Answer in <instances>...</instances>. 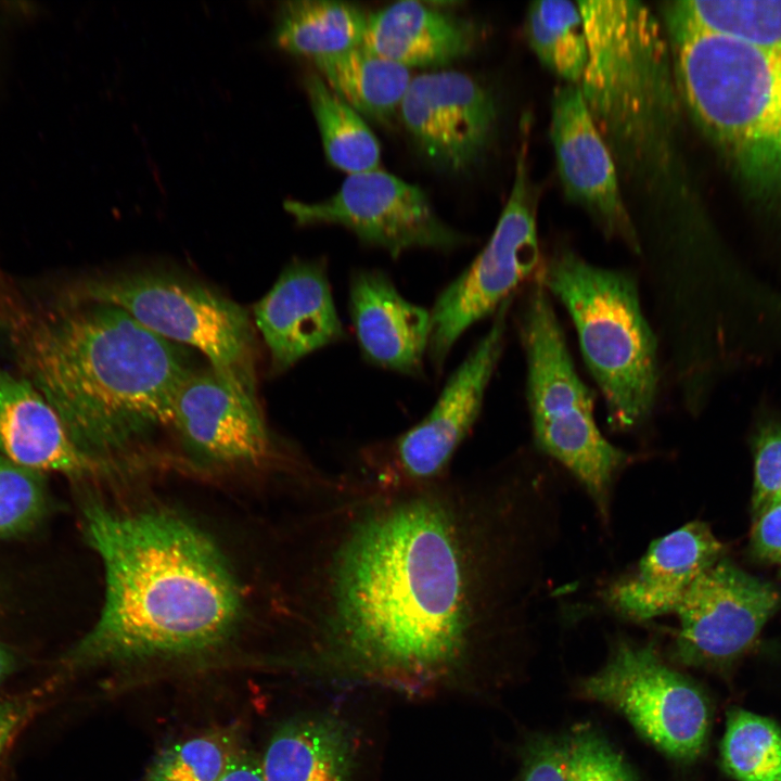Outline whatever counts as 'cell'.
Listing matches in <instances>:
<instances>
[{
    "label": "cell",
    "mask_w": 781,
    "mask_h": 781,
    "mask_svg": "<svg viewBox=\"0 0 781 781\" xmlns=\"http://www.w3.org/2000/svg\"><path fill=\"white\" fill-rule=\"evenodd\" d=\"M556 486L522 457L420 489L349 472L304 485L280 594L295 661L324 677L413 689L470 674L537 616Z\"/></svg>",
    "instance_id": "obj_1"
},
{
    "label": "cell",
    "mask_w": 781,
    "mask_h": 781,
    "mask_svg": "<svg viewBox=\"0 0 781 781\" xmlns=\"http://www.w3.org/2000/svg\"><path fill=\"white\" fill-rule=\"evenodd\" d=\"M87 541L101 559L105 593L93 627L64 656L69 669L199 653L226 642L243 616V592L206 533L163 509L85 502Z\"/></svg>",
    "instance_id": "obj_2"
},
{
    "label": "cell",
    "mask_w": 781,
    "mask_h": 781,
    "mask_svg": "<svg viewBox=\"0 0 781 781\" xmlns=\"http://www.w3.org/2000/svg\"><path fill=\"white\" fill-rule=\"evenodd\" d=\"M12 337L25 377L103 469L171 425L177 393L196 369L185 346L101 302L76 298L22 319Z\"/></svg>",
    "instance_id": "obj_3"
},
{
    "label": "cell",
    "mask_w": 781,
    "mask_h": 781,
    "mask_svg": "<svg viewBox=\"0 0 781 781\" xmlns=\"http://www.w3.org/2000/svg\"><path fill=\"white\" fill-rule=\"evenodd\" d=\"M588 46L579 87L616 167L651 190L673 168L678 99L670 48L641 2L578 1Z\"/></svg>",
    "instance_id": "obj_4"
},
{
    "label": "cell",
    "mask_w": 781,
    "mask_h": 781,
    "mask_svg": "<svg viewBox=\"0 0 781 781\" xmlns=\"http://www.w3.org/2000/svg\"><path fill=\"white\" fill-rule=\"evenodd\" d=\"M677 91L746 195L781 213V48L763 49L664 12Z\"/></svg>",
    "instance_id": "obj_5"
},
{
    "label": "cell",
    "mask_w": 781,
    "mask_h": 781,
    "mask_svg": "<svg viewBox=\"0 0 781 781\" xmlns=\"http://www.w3.org/2000/svg\"><path fill=\"white\" fill-rule=\"evenodd\" d=\"M538 280L572 319L610 426L629 432L644 425L658 396L661 347L642 309L637 278L560 247L546 260Z\"/></svg>",
    "instance_id": "obj_6"
},
{
    "label": "cell",
    "mask_w": 781,
    "mask_h": 781,
    "mask_svg": "<svg viewBox=\"0 0 781 781\" xmlns=\"http://www.w3.org/2000/svg\"><path fill=\"white\" fill-rule=\"evenodd\" d=\"M518 332L535 445L584 486L605 521L615 477L631 456L600 432L592 397L576 370L550 294L539 280L529 284L523 297Z\"/></svg>",
    "instance_id": "obj_7"
},
{
    "label": "cell",
    "mask_w": 781,
    "mask_h": 781,
    "mask_svg": "<svg viewBox=\"0 0 781 781\" xmlns=\"http://www.w3.org/2000/svg\"><path fill=\"white\" fill-rule=\"evenodd\" d=\"M512 300L511 296L496 310L487 333L452 373L425 418L394 438L364 446L348 472L393 490L425 488L452 475L453 457L479 415L501 358Z\"/></svg>",
    "instance_id": "obj_8"
},
{
    "label": "cell",
    "mask_w": 781,
    "mask_h": 781,
    "mask_svg": "<svg viewBox=\"0 0 781 781\" xmlns=\"http://www.w3.org/2000/svg\"><path fill=\"white\" fill-rule=\"evenodd\" d=\"M78 299L117 306L159 336L200 350L221 369H251L247 311L216 290L157 270L121 271L88 281Z\"/></svg>",
    "instance_id": "obj_9"
},
{
    "label": "cell",
    "mask_w": 781,
    "mask_h": 781,
    "mask_svg": "<svg viewBox=\"0 0 781 781\" xmlns=\"http://www.w3.org/2000/svg\"><path fill=\"white\" fill-rule=\"evenodd\" d=\"M537 192L530 180L527 140L516 157L513 185L486 246L437 297L431 312L427 353L441 368L461 335L499 306L540 263Z\"/></svg>",
    "instance_id": "obj_10"
},
{
    "label": "cell",
    "mask_w": 781,
    "mask_h": 781,
    "mask_svg": "<svg viewBox=\"0 0 781 781\" xmlns=\"http://www.w3.org/2000/svg\"><path fill=\"white\" fill-rule=\"evenodd\" d=\"M579 692L620 713L669 757L693 760L705 746L709 716L704 696L650 643L618 641L606 663L581 680Z\"/></svg>",
    "instance_id": "obj_11"
},
{
    "label": "cell",
    "mask_w": 781,
    "mask_h": 781,
    "mask_svg": "<svg viewBox=\"0 0 781 781\" xmlns=\"http://www.w3.org/2000/svg\"><path fill=\"white\" fill-rule=\"evenodd\" d=\"M171 425L189 454L214 466L318 469L283 457L265 422L251 369H195L180 386Z\"/></svg>",
    "instance_id": "obj_12"
},
{
    "label": "cell",
    "mask_w": 781,
    "mask_h": 781,
    "mask_svg": "<svg viewBox=\"0 0 781 781\" xmlns=\"http://www.w3.org/2000/svg\"><path fill=\"white\" fill-rule=\"evenodd\" d=\"M284 206L299 225L342 226L393 257L414 247L450 249L463 241L436 215L422 189L380 168L348 175L322 201H286Z\"/></svg>",
    "instance_id": "obj_13"
},
{
    "label": "cell",
    "mask_w": 781,
    "mask_h": 781,
    "mask_svg": "<svg viewBox=\"0 0 781 781\" xmlns=\"http://www.w3.org/2000/svg\"><path fill=\"white\" fill-rule=\"evenodd\" d=\"M780 602L773 585L720 558L693 581L674 612L677 658L692 666L737 660L753 646Z\"/></svg>",
    "instance_id": "obj_14"
},
{
    "label": "cell",
    "mask_w": 781,
    "mask_h": 781,
    "mask_svg": "<svg viewBox=\"0 0 781 781\" xmlns=\"http://www.w3.org/2000/svg\"><path fill=\"white\" fill-rule=\"evenodd\" d=\"M398 114L426 159L451 174L479 161L498 120L492 93L470 74L452 69L413 77Z\"/></svg>",
    "instance_id": "obj_15"
},
{
    "label": "cell",
    "mask_w": 781,
    "mask_h": 781,
    "mask_svg": "<svg viewBox=\"0 0 781 781\" xmlns=\"http://www.w3.org/2000/svg\"><path fill=\"white\" fill-rule=\"evenodd\" d=\"M550 137L566 196L589 214L606 238L640 258L638 232L620 193L615 161L578 84L554 90Z\"/></svg>",
    "instance_id": "obj_16"
},
{
    "label": "cell",
    "mask_w": 781,
    "mask_h": 781,
    "mask_svg": "<svg viewBox=\"0 0 781 781\" xmlns=\"http://www.w3.org/2000/svg\"><path fill=\"white\" fill-rule=\"evenodd\" d=\"M254 319L274 372L345 335L321 260L292 261L255 305Z\"/></svg>",
    "instance_id": "obj_17"
},
{
    "label": "cell",
    "mask_w": 781,
    "mask_h": 781,
    "mask_svg": "<svg viewBox=\"0 0 781 781\" xmlns=\"http://www.w3.org/2000/svg\"><path fill=\"white\" fill-rule=\"evenodd\" d=\"M722 550L706 523H687L655 539L633 572L607 587L605 600L630 620L674 614L689 587L720 559Z\"/></svg>",
    "instance_id": "obj_18"
},
{
    "label": "cell",
    "mask_w": 781,
    "mask_h": 781,
    "mask_svg": "<svg viewBox=\"0 0 781 781\" xmlns=\"http://www.w3.org/2000/svg\"><path fill=\"white\" fill-rule=\"evenodd\" d=\"M349 310L368 360L405 374L422 372L431 312L404 298L380 270H358L350 279Z\"/></svg>",
    "instance_id": "obj_19"
},
{
    "label": "cell",
    "mask_w": 781,
    "mask_h": 781,
    "mask_svg": "<svg viewBox=\"0 0 781 781\" xmlns=\"http://www.w3.org/2000/svg\"><path fill=\"white\" fill-rule=\"evenodd\" d=\"M0 453L37 472L82 478L103 469L72 440L57 412L25 377L0 367Z\"/></svg>",
    "instance_id": "obj_20"
},
{
    "label": "cell",
    "mask_w": 781,
    "mask_h": 781,
    "mask_svg": "<svg viewBox=\"0 0 781 781\" xmlns=\"http://www.w3.org/2000/svg\"><path fill=\"white\" fill-rule=\"evenodd\" d=\"M475 25L435 2L405 0L369 14L363 47L407 68L439 67L465 56Z\"/></svg>",
    "instance_id": "obj_21"
},
{
    "label": "cell",
    "mask_w": 781,
    "mask_h": 781,
    "mask_svg": "<svg viewBox=\"0 0 781 781\" xmlns=\"http://www.w3.org/2000/svg\"><path fill=\"white\" fill-rule=\"evenodd\" d=\"M358 745L354 730L336 715H305L271 737L260 767L265 781H351Z\"/></svg>",
    "instance_id": "obj_22"
},
{
    "label": "cell",
    "mask_w": 781,
    "mask_h": 781,
    "mask_svg": "<svg viewBox=\"0 0 781 781\" xmlns=\"http://www.w3.org/2000/svg\"><path fill=\"white\" fill-rule=\"evenodd\" d=\"M516 781H637L630 766L597 731L539 735L523 752Z\"/></svg>",
    "instance_id": "obj_23"
},
{
    "label": "cell",
    "mask_w": 781,
    "mask_h": 781,
    "mask_svg": "<svg viewBox=\"0 0 781 781\" xmlns=\"http://www.w3.org/2000/svg\"><path fill=\"white\" fill-rule=\"evenodd\" d=\"M369 14L342 1H286L278 12L273 42L312 61L340 54L363 44Z\"/></svg>",
    "instance_id": "obj_24"
},
{
    "label": "cell",
    "mask_w": 781,
    "mask_h": 781,
    "mask_svg": "<svg viewBox=\"0 0 781 781\" xmlns=\"http://www.w3.org/2000/svg\"><path fill=\"white\" fill-rule=\"evenodd\" d=\"M323 80L362 117L388 123L412 80L410 69L363 46L313 61Z\"/></svg>",
    "instance_id": "obj_25"
},
{
    "label": "cell",
    "mask_w": 781,
    "mask_h": 781,
    "mask_svg": "<svg viewBox=\"0 0 781 781\" xmlns=\"http://www.w3.org/2000/svg\"><path fill=\"white\" fill-rule=\"evenodd\" d=\"M305 89L328 161L348 175L379 169L380 143L363 117L317 73Z\"/></svg>",
    "instance_id": "obj_26"
},
{
    "label": "cell",
    "mask_w": 781,
    "mask_h": 781,
    "mask_svg": "<svg viewBox=\"0 0 781 781\" xmlns=\"http://www.w3.org/2000/svg\"><path fill=\"white\" fill-rule=\"evenodd\" d=\"M524 28L539 61L566 84H579L587 64L588 46L577 2L535 1L527 9Z\"/></svg>",
    "instance_id": "obj_27"
},
{
    "label": "cell",
    "mask_w": 781,
    "mask_h": 781,
    "mask_svg": "<svg viewBox=\"0 0 781 781\" xmlns=\"http://www.w3.org/2000/svg\"><path fill=\"white\" fill-rule=\"evenodd\" d=\"M664 10L695 28L747 46L781 48V0H683Z\"/></svg>",
    "instance_id": "obj_28"
},
{
    "label": "cell",
    "mask_w": 781,
    "mask_h": 781,
    "mask_svg": "<svg viewBox=\"0 0 781 781\" xmlns=\"http://www.w3.org/2000/svg\"><path fill=\"white\" fill-rule=\"evenodd\" d=\"M725 770L738 781H781V729L742 708L728 713L721 743Z\"/></svg>",
    "instance_id": "obj_29"
},
{
    "label": "cell",
    "mask_w": 781,
    "mask_h": 781,
    "mask_svg": "<svg viewBox=\"0 0 781 781\" xmlns=\"http://www.w3.org/2000/svg\"><path fill=\"white\" fill-rule=\"evenodd\" d=\"M240 753L226 733H205L163 750L148 769L146 781H218Z\"/></svg>",
    "instance_id": "obj_30"
},
{
    "label": "cell",
    "mask_w": 781,
    "mask_h": 781,
    "mask_svg": "<svg viewBox=\"0 0 781 781\" xmlns=\"http://www.w3.org/2000/svg\"><path fill=\"white\" fill-rule=\"evenodd\" d=\"M47 509L48 494L41 473L0 453V538L31 529Z\"/></svg>",
    "instance_id": "obj_31"
},
{
    "label": "cell",
    "mask_w": 781,
    "mask_h": 781,
    "mask_svg": "<svg viewBox=\"0 0 781 781\" xmlns=\"http://www.w3.org/2000/svg\"><path fill=\"white\" fill-rule=\"evenodd\" d=\"M752 444V515L755 517L772 503L781 501V420H764L757 426Z\"/></svg>",
    "instance_id": "obj_32"
},
{
    "label": "cell",
    "mask_w": 781,
    "mask_h": 781,
    "mask_svg": "<svg viewBox=\"0 0 781 781\" xmlns=\"http://www.w3.org/2000/svg\"><path fill=\"white\" fill-rule=\"evenodd\" d=\"M751 546L757 558L781 565V501L753 517Z\"/></svg>",
    "instance_id": "obj_33"
},
{
    "label": "cell",
    "mask_w": 781,
    "mask_h": 781,
    "mask_svg": "<svg viewBox=\"0 0 781 781\" xmlns=\"http://www.w3.org/2000/svg\"><path fill=\"white\" fill-rule=\"evenodd\" d=\"M34 703L28 697L0 700V755L16 730L33 712Z\"/></svg>",
    "instance_id": "obj_34"
},
{
    "label": "cell",
    "mask_w": 781,
    "mask_h": 781,
    "mask_svg": "<svg viewBox=\"0 0 781 781\" xmlns=\"http://www.w3.org/2000/svg\"><path fill=\"white\" fill-rule=\"evenodd\" d=\"M218 781H265V778L260 763L240 751Z\"/></svg>",
    "instance_id": "obj_35"
},
{
    "label": "cell",
    "mask_w": 781,
    "mask_h": 781,
    "mask_svg": "<svg viewBox=\"0 0 781 781\" xmlns=\"http://www.w3.org/2000/svg\"><path fill=\"white\" fill-rule=\"evenodd\" d=\"M14 666V656L0 644V682L12 673Z\"/></svg>",
    "instance_id": "obj_36"
}]
</instances>
